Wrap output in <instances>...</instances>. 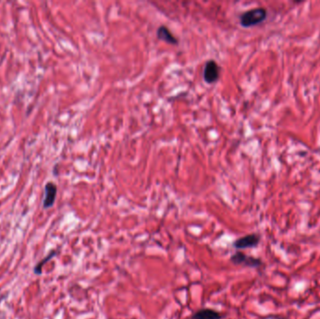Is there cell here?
<instances>
[{
  "label": "cell",
  "mask_w": 320,
  "mask_h": 319,
  "mask_svg": "<svg viewBox=\"0 0 320 319\" xmlns=\"http://www.w3.org/2000/svg\"><path fill=\"white\" fill-rule=\"evenodd\" d=\"M267 18V9L264 8H256L249 9L240 15V24L244 27H252L265 21Z\"/></svg>",
  "instance_id": "obj_1"
},
{
  "label": "cell",
  "mask_w": 320,
  "mask_h": 319,
  "mask_svg": "<svg viewBox=\"0 0 320 319\" xmlns=\"http://www.w3.org/2000/svg\"><path fill=\"white\" fill-rule=\"evenodd\" d=\"M230 261L234 265H244V266L258 268L262 264V261L259 259L254 258L251 256H247L243 252L238 251L230 257Z\"/></svg>",
  "instance_id": "obj_2"
},
{
  "label": "cell",
  "mask_w": 320,
  "mask_h": 319,
  "mask_svg": "<svg viewBox=\"0 0 320 319\" xmlns=\"http://www.w3.org/2000/svg\"><path fill=\"white\" fill-rule=\"evenodd\" d=\"M219 66L215 61L213 59L207 61L203 69L204 81L207 84H214L219 80Z\"/></svg>",
  "instance_id": "obj_3"
},
{
  "label": "cell",
  "mask_w": 320,
  "mask_h": 319,
  "mask_svg": "<svg viewBox=\"0 0 320 319\" xmlns=\"http://www.w3.org/2000/svg\"><path fill=\"white\" fill-rule=\"evenodd\" d=\"M259 242H260L259 235L253 233V234H248L237 239L236 241L233 243V246L236 248L237 250H243V249L253 248L258 246Z\"/></svg>",
  "instance_id": "obj_4"
},
{
  "label": "cell",
  "mask_w": 320,
  "mask_h": 319,
  "mask_svg": "<svg viewBox=\"0 0 320 319\" xmlns=\"http://www.w3.org/2000/svg\"><path fill=\"white\" fill-rule=\"evenodd\" d=\"M57 187L53 182H48L45 185V197L43 199V208L49 209L53 207L56 198Z\"/></svg>",
  "instance_id": "obj_5"
},
{
  "label": "cell",
  "mask_w": 320,
  "mask_h": 319,
  "mask_svg": "<svg viewBox=\"0 0 320 319\" xmlns=\"http://www.w3.org/2000/svg\"><path fill=\"white\" fill-rule=\"evenodd\" d=\"M157 37L160 40H163L165 42H167L168 44H172V45H176L178 43L177 38L173 36V34L170 32L167 26L165 25H161L158 30H157Z\"/></svg>",
  "instance_id": "obj_6"
},
{
  "label": "cell",
  "mask_w": 320,
  "mask_h": 319,
  "mask_svg": "<svg viewBox=\"0 0 320 319\" xmlns=\"http://www.w3.org/2000/svg\"><path fill=\"white\" fill-rule=\"evenodd\" d=\"M222 318L223 316L220 313L210 308H204L196 312L190 319H222Z\"/></svg>",
  "instance_id": "obj_7"
},
{
  "label": "cell",
  "mask_w": 320,
  "mask_h": 319,
  "mask_svg": "<svg viewBox=\"0 0 320 319\" xmlns=\"http://www.w3.org/2000/svg\"><path fill=\"white\" fill-rule=\"evenodd\" d=\"M57 255V251L53 250L49 253L48 256H46L44 259H42L40 262H38V264L34 268V273L38 275H40L42 274V267L44 266L48 261H50L51 259H53V257H55Z\"/></svg>",
  "instance_id": "obj_8"
},
{
  "label": "cell",
  "mask_w": 320,
  "mask_h": 319,
  "mask_svg": "<svg viewBox=\"0 0 320 319\" xmlns=\"http://www.w3.org/2000/svg\"><path fill=\"white\" fill-rule=\"evenodd\" d=\"M267 319H283V318H279V317H268Z\"/></svg>",
  "instance_id": "obj_9"
}]
</instances>
